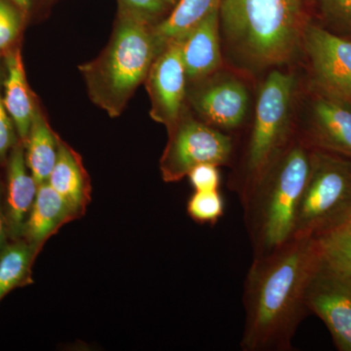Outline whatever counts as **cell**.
Here are the masks:
<instances>
[{
	"instance_id": "cell-1",
	"label": "cell",
	"mask_w": 351,
	"mask_h": 351,
	"mask_svg": "<svg viewBox=\"0 0 351 351\" xmlns=\"http://www.w3.org/2000/svg\"><path fill=\"white\" fill-rule=\"evenodd\" d=\"M321 262L317 239L294 237L253 258L244 281L242 351H290L306 315L307 285Z\"/></svg>"
},
{
	"instance_id": "cell-19",
	"label": "cell",
	"mask_w": 351,
	"mask_h": 351,
	"mask_svg": "<svg viewBox=\"0 0 351 351\" xmlns=\"http://www.w3.org/2000/svg\"><path fill=\"white\" fill-rule=\"evenodd\" d=\"M221 0H178L172 13L154 27L161 45L181 39L210 13L219 8Z\"/></svg>"
},
{
	"instance_id": "cell-27",
	"label": "cell",
	"mask_w": 351,
	"mask_h": 351,
	"mask_svg": "<svg viewBox=\"0 0 351 351\" xmlns=\"http://www.w3.org/2000/svg\"><path fill=\"white\" fill-rule=\"evenodd\" d=\"M166 5L167 3L164 0H119V6L140 14L152 22L154 18L162 15Z\"/></svg>"
},
{
	"instance_id": "cell-24",
	"label": "cell",
	"mask_w": 351,
	"mask_h": 351,
	"mask_svg": "<svg viewBox=\"0 0 351 351\" xmlns=\"http://www.w3.org/2000/svg\"><path fill=\"white\" fill-rule=\"evenodd\" d=\"M2 80L3 77L0 69V163L6 162L11 149L18 143L17 131L4 104Z\"/></svg>"
},
{
	"instance_id": "cell-16",
	"label": "cell",
	"mask_w": 351,
	"mask_h": 351,
	"mask_svg": "<svg viewBox=\"0 0 351 351\" xmlns=\"http://www.w3.org/2000/svg\"><path fill=\"white\" fill-rule=\"evenodd\" d=\"M77 217L66 201L47 182H43L38 186L23 239L38 253L46 240Z\"/></svg>"
},
{
	"instance_id": "cell-5",
	"label": "cell",
	"mask_w": 351,
	"mask_h": 351,
	"mask_svg": "<svg viewBox=\"0 0 351 351\" xmlns=\"http://www.w3.org/2000/svg\"><path fill=\"white\" fill-rule=\"evenodd\" d=\"M295 89L294 75L280 71H271L261 87L243 162L232 184L240 202L292 142Z\"/></svg>"
},
{
	"instance_id": "cell-2",
	"label": "cell",
	"mask_w": 351,
	"mask_h": 351,
	"mask_svg": "<svg viewBox=\"0 0 351 351\" xmlns=\"http://www.w3.org/2000/svg\"><path fill=\"white\" fill-rule=\"evenodd\" d=\"M308 0H221L219 21L232 50L251 66L287 63L302 46Z\"/></svg>"
},
{
	"instance_id": "cell-4",
	"label": "cell",
	"mask_w": 351,
	"mask_h": 351,
	"mask_svg": "<svg viewBox=\"0 0 351 351\" xmlns=\"http://www.w3.org/2000/svg\"><path fill=\"white\" fill-rule=\"evenodd\" d=\"M311 168V147L292 140L241 201L253 258L267 255L294 234L295 215Z\"/></svg>"
},
{
	"instance_id": "cell-12",
	"label": "cell",
	"mask_w": 351,
	"mask_h": 351,
	"mask_svg": "<svg viewBox=\"0 0 351 351\" xmlns=\"http://www.w3.org/2000/svg\"><path fill=\"white\" fill-rule=\"evenodd\" d=\"M299 140L311 149L351 158V108L325 96L316 99L306 138Z\"/></svg>"
},
{
	"instance_id": "cell-26",
	"label": "cell",
	"mask_w": 351,
	"mask_h": 351,
	"mask_svg": "<svg viewBox=\"0 0 351 351\" xmlns=\"http://www.w3.org/2000/svg\"><path fill=\"white\" fill-rule=\"evenodd\" d=\"M327 19L351 34V0H318Z\"/></svg>"
},
{
	"instance_id": "cell-29",
	"label": "cell",
	"mask_w": 351,
	"mask_h": 351,
	"mask_svg": "<svg viewBox=\"0 0 351 351\" xmlns=\"http://www.w3.org/2000/svg\"><path fill=\"white\" fill-rule=\"evenodd\" d=\"M19 8L25 18L29 17L32 11L38 6L43 0H11Z\"/></svg>"
},
{
	"instance_id": "cell-11",
	"label": "cell",
	"mask_w": 351,
	"mask_h": 351,
	"mask_svg": "<svg viewBox=\"0 0 351 351\" xmlns=\"http://www.w3.org/2000/svg\"><path fill=\"white\" fill-rule=\"evenodd\" d=\"M193 104L207 124L219 130H232L243 123L249 94L243 82L225 76L198 90L193 96Z\"/></svg>"
},
{
	"instance_id": "cell-6",
	"label": "cell",
	"mask_w": 351,
	"mask_h": 351,
	"mask_svg": "<svg viewBox=\"0 0 351 351\" xmlns=\"http://www.w3.org/2000/svg\"><path fill=\"white\" fill-rule=\"evenodd\" d=\"M351 217V158L311 149V168L295 215L294 237L318 239Z\"/></svg>"
},
{
	"instance_id": "cell-7",
	"label": "cell",
	"mask_w": 351,
	"mask_h": 351,
	"mask_svg": "<svg viewBox=\"0 0 351 351\" xmlns=\"http://www.w3.org/2000/svg\"><path fill=\"white\" fill-rule=\"evenodd\" d=\"M169 132L160 159V172L166 182L181 181L200 164L226 165L232 160L233 142L230 136L186 113Z\"/></svg>"
},
{
	"instance_id": "cell-28",
	"label": "cell",
	"mask_w": 351,
	"mask_h": 351,
	"mask_svg": "<svg viewBox=\"0 0 351 351\" xmlns=\"http://www.w3.org/2000/svg\"><path fill=\"white\" fill-rule=\"evenodd\" d=\"M10 239L7 226L5 206H4L3 186L0 182V253L8 245V239Z\"/></svg>"
},
{
	"instance_id": "cell-14",
	"label": "cell",
	"mask_w": 351,
	"mask_h": 351,
	"mask_svg": "<svg viewBox=\"0 0 351 351\" xmlns=\"http://www.w3.org/2000/svg\"><path fill=\"white\" fill-rule=\"evenodd\" d=\"M219 25V8L180 39L182 64L189 80H202L221 66Z\"/></svg>"
},
{
	"instance_id": "cell-30",
	"label": "cell",
	"mask_w": 351,
	"mask_h": 351,
	"mask_svg": "<svg viewBox=\"0 0 351 351\" xmlns=\"http://www.w3.org/2000/svg\"><path fill=\"white\" fill-rule=\"evenodd\" d=\"M166 3L169 4V5H175L177 3L178 0H164Z\"/></svg>"
},
{
	"instance_id": "cell-15",
	"label": "cell",
	"mask_w": 351,
	"mask_h": 351,
	"mask_svg": "<svg viewBox=\"0 0 351 351\" xmlns=\"http://www.w3.org/2000/svg\"><path fill=\"white\" fill-rule=\"evenodd\" d=\"M4 73L5 75L2 82L4 104L17 131L18 137L24 145L29 136L32 117L38 105L27 85L19 48H10L5 53Z\"/></svg>"
},
{
	"instance_id": "cell-18",
	"label": "cell",
	"mask_w": 351,
	"mask_h": 351,
	"mask_svg": "<svg viewBox=\"0 0 351 351\" xmlns=\"http://www.w3.org/2000/svg\"><path fill=\"white\" fill-rule=\"evenodd\" d=\"M59 138L51 129L38 106L24 147L27 149L25 154L27 168L38 186L48 181L54 168Z\"/></svg>"
},
{
	"instance_id": "cell-8",
	"label": "cell",
	"mask_w": 351,
	"mask_h": 351,
	"mask_svg": "<svg viewBox=\"0 0 351 351\" xmlns=\"http://www.w3.org/2000/svg\"><path fill=\"white\" fill-rule=\"evenodd\" d=\"M302 46L322 96L351 108V41L309 23Z\"/></svg>"
},
{
	"instance_id": "cell-10",
	"label": "cell",
	"mask_w": 351,
	"mask_h": 351,
	"mask_svg": "<svg viewBox=\"0 0 351 351\" xmlns=\"http://www.w3.org/2000/svg\"><path fill=\"white\" fill-rule=\"evenodd\" d=\"M186 71L181 40L168 41L152 63L145 83L152 101L151 117L168 130L182 115L186 97Z\"/></svg>"
},
{
	"instance_id": "cell-20",
	"label": "cell",
	"mask_w": 351,
	"mask_h": 351,
	"mask_svg": "<svg viewBox=\"0 0 351 351\" xmlns=\"http://www.w3.org/2000/svg\"><path fill=\"white\" fill-rule=\"evenodd\" d=\"M38 252L24 239L13 240L0 253V302L29 278Z\"/></svg>"
},
{
	"instance_id": "cell-3",
	"label": "cell",
	"mask_w": 351,
	"mask_h": 351,
	"mask_svg": "<svg viewBox=\"0 0 351 351\" xmlns=\"http://www.w3.org/2000/svg\"><path fill=\"white\" fill-rule=\"evenodd\" d=\"M162 48L151 20L119 6L107 47L80 66L95 105L110 117H119Z\"/></svg>"
},
{
	"instance_id": "cell-25",
	"label": "cell",
	"mask_w": 351,
	"mask_h": 351,
	"mask_svg": "<svg viewBox=\"0 0 351 351\" xmlns=\"http://www.w3.org/2000/svg\"><path fill=\"white\" fill-rule=\"evenodd\" d=\"M219 166L205 163L195 166L189 172V179L195 191H219L221 186Z\"/></svg>"
},
{
	"instance_id": "cell-9",
	"label": "cell",
	"mask_w": 351,
	"mask_h": 351,
	"mask_svg": "<svg viewBox=\"0 0 351 351\" xmlns=\"http://www.w3.org/2000/svg\"><path fill=\"white\" fill-rule=\"evenodd\" d=\"M307 311L317 315L341 351H351V278L321 262L306 294Z\"/></svg>"
},
{
	"instance_id": "cell-17",
	"label": "cell",
	"mask_w": 351,
	"mask_h": 351,
	"mask_svg": "<svg viewBox=\"0 0 351 351\" xmlns=\"http://www.w3.org/2000/svg\"><path fill=\"white\" fill-rule=\"evenodd\" d=\"M48 184L73 208L78 216L84 214L91 200V184L82 157L59 138L58 156Z\"/></svg>"
},
{
	"instance_id": "cell-13",
	"label": "cell",
	"mask_w": 351,
	"mask_h": 351,
	"mask_svg": "<svg viewBox=\"0 0 351 351\" xmlns=\"http://www.w3.org/2000/svg\"><path fill=\"white\" fill-rule=\"evenodd\" d=\"M7 189L4 206L10 239H23L27 217L31 212L38 184L29 172L24 145H14L7 158Z\"/></svg>"
},
{
	"instance_id": "cell-23",
	"label": "cell",
	"mask_w": 351,
	"mask_h": 351,
	"mask_svg": "<svg viewBox=\"0 0 351 351\" xmlns=\"http://www.w3.org/2000/svg\"><path fill=\"white\" fill-rule=\"evenodd\" d=\"M25 17L11 0H0V54L6 53L19 36Z\"/></svg>"
},
{
	"instance_id": "cell-22",
	"label": "cell",
	"mask_w": 351,
	"mask_h": 351,
	"mask_svg": "<svg viewBox=\"0 0 351 351\" xmlns=\"http://www.w3.org/2000/svg\"><path fill=\"white\" fill-rule=\"evenodd\" d=\"M186 211L193 221L214 226L225 213V200L219 191H195L189 197Z\"/></svg>"
},
{
	"instance_id": "cell-21",
	"label": "cell",
	"mask_w": 351,
	"mask_h": 351,
	"mask_svg": "<svg viewBox=\"0 0 351 351\" xmlns=\"http://www.w3.org/2000/svg\"><path fill=\"white\" fill-rule=\"evenodd\" d=\"M316 239L322 262L351 278V217Z\"/></svg>"
}]
</instances>
